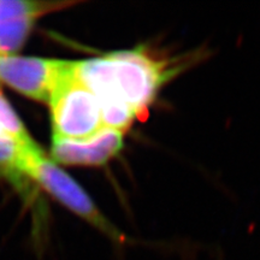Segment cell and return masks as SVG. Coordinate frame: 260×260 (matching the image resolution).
Instances as JSON below:
<instances>
[{
    "instance_id": "8992f818",
    "label": "cell",
    "mask_w": 260,
    "mask_h": 260,
    "mask_svg": "<svg viewBox=\"0 0 260 260\" xmlns=\"http://www.w3.org/2000/svg\"><path fill=\"white\" fill-rule=\"evenodd\" d=\"M51 4L23 0H0V56H11L22 47L39 16Z\"/></svg>"
},
{
    "instance_id": "ba28073f",
    "label": "cell",
    "mask_w": 260,
    "mask_h": 260,
    "mask_svg": "<svg viewBox=\"0 0 260 260\" xmlns=\"http://www.w3.org/2000/svg\"><path fill=\"white\" fill-rule=\"evenodd\" d=\"M10 135L22 142H32L23 123L19 121L11 105L0 93V136Z\"/></svg>"
},
{
    "instance_id": "7a4b0ae2",
    "label": "cell",
    "mask_w": 260,
    "mask_h": 260,
    "mask_svg": "<svg viewBox=\"0 0 260 260\" xmlns=\"http://www.w3.org/2000/svg\"><path fill=\"white\" fill-rule=\"evenodd\" d=\"M48 104L53 139L86 140L105 128L99 100L80 79L76 61L58 60Z\"/></svg>"
},
{
    "instance_id": "277c9868",
    "label": "cell",
    "mask_w": 260,
    "mask_h": 260,
    "mask_svg": "<svg viewBox=\"0 0 260 260\" xmlns=\"http://www.w3.org/2000/svg\"><path fill=\"white\" fill-rule=\"evenodd\" d=\"M57 65L56 59L0 56V81L30 99L48 103Z\"/></svg>"
},
{
    "instance_id": "6da1fadb",
    "label": "cell",
    "mask_w": 260,
    "mask_h": 260,
    "mask_svg": "<svg viewBox=\"0 0 260 260\" xmlns=\"http://www.w3.org/2000/svg\"><path fill=\"white\" fill-rule=\"evenodd\" d=\"M77 73L99 100L104 124L122 129L134 112L145 116L158 90L175 74V68L148 56L144 48L119 51L76 61Z\"/></svg>"
},
{
    "instance_id": "5b68a950",
    "label": "cell",
    "mask_w": 260,
    "mask_h": 260,
    "mask_svg": "<svg viewBox=\"0 0 260 260\" xmlns=\"http://www.w3.org/2000/svg\"><path fill=\"white\" fill-rule=\"evenodd\" d=\"M124 145V134L104 128L86 140L53 139L52 155L54 160L68 165L98 167L116 157Z\"/></svg>"
},
{
    "instance_id": "3957f363",
    "label": "cell",
    "mask_w": 260,
    "mask_h": 260,
    "mask_svg": "<svg viewBox=\"0 0 260 260\" xmlns=\"http://www.w3.org/2000/svg\"><path fill=\"white\" fill-rule=\"evenodd\" d=\"M25 175L37 181L68 209L98 228L112 241L117 243L126 242V237L104 217L80 184L58 168L53 161L48 160L41 151L35 152L29 158Z\"/></svg>"
},
{
    "instance_id": "52a82bcc",
    "label": "cell",
    "mask_w": 260,
    "mask_h": 260,
    "mask_svg": "<svg viewBox=\"0 0 260 260\" xmlns=\"http://www.w3.org/2000/svg\"><path fill=\"white\" fill-rule=\"evenodd\" d=\"M40 151L37 144L22 142L10 135L0 136V170L11 177L25 175L29 158Z\"/></svg>"
}]
</instances>
